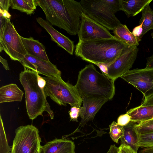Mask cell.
Instances as JSON below:
<instances>
[{
	"label": "cell",
	"instance_id": "obj_25",
	"mask_svg": "<svg viewBox=\"0 0 153 153\" xmlns=\"http://www.w3.org/2000/svg\"><path fill=\"white\" fill-rule=\"evenodd\" d=\"M134 128L139 134L153 132V118L136 123L135 125Z\"/></svg>",
	"mask_w": 153,
	"mask_h": 153
},
{
	"label": "cell",
	"instance_id": "obj_1",
	"mask_svg": "<svg viewBox=\"0 0 153 153\" xmlns=\"http://www.w3.org/2000/svg\"><path fill=\"white\" fill-rule=\"evenodd\" d=\"M52 25L74 36L79 31L83 10L79 2L74 0H36Z\"/></svg>",
	"mask_w": 153,
	"mask_h": 153
},
{
	"label": "cell",
	"instance_id": "obj_2",
	"mask_svg": "<svg viewBox=\"0 0 153 153\" xmlns=\"http://www.w3.org/2000/svg\"><path fill=\"white\" fill-rule=\"evenodd\" d=\"M126 46L116 38L100 39L78 42L74 53L83 60L107 66L113 62Z\"/></svg>",
	"mask_w": 153,
	"mask_h": 153
},
{
	"label": "cell",
	"instance_id": "obj_12",
	"mask_svg": "<svg viewBox=\"0 0 153 153\" xmlns=\"http://www.w3.org/2000/svg\"><path fill=\"white\" fill-rule=\"evenodd\" d=\"M24 68L45 76L61 78V72L50 61H47L27 54L20 62Z\"/></svg>",
	"mask_w": 153,
	"mask_h": 153
},
{
	"label": "cell",
	"instance_id": "obj_6",
	"mask_svg": "<svg viewBox=\"0 0 153 153\" xmlns=\"http://www.w3.org/2000/svg\"><path fill=\"white\" fill-rule=\"evenodd\" d=\"M39 132L38 129L32 125L17 128L10 153H42Z\"/></svg>",
	"mask_w": 153,
	"mask_h": 153
},
{
	"label": "cell",
	"instance_id": "obj_26",
	"mask_svg": "<svg viewBox=\"0 0 153 153\" xmlns=\"http://www.w3.org/2000/svg\"><path fill=\"white\" fill-rule=\"evenodd\" d=\"M0 153H10L11 148L9 146L1 116L0 115Z\"/></svg>",
	"mask_w": 153,
	"mask_h": 153
},
{
	"label": "cell",
	"instance_id": "obj_7",
	"mask_svg": "<svg viewBox=\"0 0 153 153\" xmlns=\"http://www.w3.org/2000/svg\"><path fill=\"white\" fill-rule=\"evenodd\" d=\"M79 3L84 13L109 30L122 24L104 0H82Z\"/></svg>",
	"mask_w": 153,
	"mask_h": 153
},
{
	"label": "cell",
	"instance_id": "obj_4",
	"mask_svg": "<svg viewBox=\"0 0 153 153\" xmlns=\"http://www.w3.org/2000/svg\"><path fill=\"white\" fill-rule=\"evenodd\" d=\"M19 79L24 88L27 112L29 118L33 120L39 116L50 106L44 92L46 81L36 71L24 68L19 74Z\"/></svg>",
	"mask_w": 153,
	"mask_h": 153
},
{
	"label": "cell",
	"instance_id": "obj_33",
	"mask_svg": "<svg viewBox=\"0 0 153 153\" xmlns=\"http://www.w3.org/2000/svg\"><path fill=\"white\" fill-rule=\"evenodd\" d=\"M140 105L142 106L153 105V94L144 97L143 102Z\"/></svg>",
	"mask_w": 153,
	"mask_h": 153
},
{
	"label": "cell",
	"instance_id": "obj_28",
	"mask_svg": "<svg viewBox=\"0 0 153 153\" xmlns=\"http://www.w3.org/2000/svg\"><path fill=\"white\" fill-rule=\"evenodd\" d=\"M131 122L130 116L126 113L120 115L117 119V123L122 126L127 125Z\"/></svg>",
	"mask_w": 153,
	"mask_h": 153
},
{
	"label": "cell",
	"instance_id": "obj_34",
	"mask_svg": "<svg viewBox=\"0 0 153 153\" xmlns=\"http://www.w3.org/2000/svg\"><path fill=\"white\" fill-rule=\"evenodd\" d=\"M142 23H141L139 25L135 27L133 29L132 33L136 36L140 37L143 33Z\"/></svg>",
	"mask_w": 153,
	"mask_h": 153
},
{
	"label": "cell",
	"instance_id": "obj_36",
	"mask_svg": "<svg viewBox=\"0 0 153 153\" xmlns=\"http://www.w3.org/2000/svg\"><path fill=\"white\" fill-rule=\"evenodd\" d=\"M119 149L115 145H111L107 153H119Z\"/></svg>",
	"mask_w": 153,
	"mask_h": 153
},
{
	"label": "cell",
	"instance_id": "obj_32",
	"mask_svg": "<svg viewBox=\"0 0 153 153\" xmlns=\"http://www.w3.org/2000/svg\"><path fill=\"white\" fill-rule=\"evenodd\" d=\"M11 5V0H0V9L1 10L8 12Z\"/></svg>",
	"mask_w": 153,
	"mask_h": 153
},
{
	"label": "cell",
	"instance_id": "obj_11",
	"mask_svg": "<svg viewBox=\"0 0 153 153\" xmlns=\"http://www.w3.org/2000/svg\"><path fill=\"white\" fill-rule=\"evenodd\" d=\"M77 34L79 42L114 37L108 30L89 18L83 13L82 14Z\"/></svg>",
	"mask_w": 153,
	"mask_h": 153
},
{
	"label": "cell",
	"instance_id": "obj_24",
	"mask_svg": "<svg viewBox=\"0 0 153 153\" xmlns=\"http://www.w3.org/2000/svg\"><path fill=\"white\" fill-rule=\"evenodd\" d=\"M109 127L111 137L114 142L118 143L119 140L123 135V127L119 125L115 121H113Z\"/></svg>",
	"mask_w": 153,
	"mask_h": 153
},
{
	"label": "cell",
	"instance_id": "obj_18",
	"mask_svg": "<svg viewBox=\"0 0 153 153\" xmlns=\"http://www.w3.org/2000/svg\"><path fill=\"white\" fill-rule=\"evenodd\" d=\"M152 0H120L121 10L128 18L134 16L142 12L145 7Z\"/></svg>",
	"mask_w": 153,
	"mask_h": 153
},
{
	"label": "cell",
	"instance_id": "obj_37",
	"mask_svg": "<svg viewBox=\"0 0 153 153\" xmlns=\"http://www.w3.org/2000/svg\"><path fill=\"white\" fill-rule=\"evenodd\" d=\"M0 61L3 65V67L6 70H9L10 68L7 62V60L0 56Z\"/></svg>",
	"mask_w": 153,
	"mask_h": 153
},
{
	"label": "cell",
	"instance_id": "obj_40",
	"mask_svg": "<svg viewBox=\"0 0 153 153\" xmlns=\"http://www.w3.org/2000/svg\"><path fill=\"white\" fill-rule=\"evenodd\" d=\"M119 153H120V152H119Z\"/></svg>",
	"mask_w": 153,
	"mask_h": 153
},
{
	"label": "cell",
	"instance_id": "obj_8",
	"mask_svg": "<svg viewBox=\"0 0 153 153\" xmlns=\"http://www.w3.org/2000/svg\"><path fill=\"white\" fill-rule=\"evenodd\" d=\"M4 50L11 59L20 62L27 54L20 36L9 20L0 38V52Z\"/></svg>",
	"mask_w": 153,
	"mask_h": 153
},
{
	"label": "cell",
	"instance_id": "obj_17",
	"mask_svg": "<svg viewBox=\"0 0 153 153\" xmlns=\"http://www.w3.org/2000/svg\"><path fill=\"white\" fill-rule=\"evenodd\" d=\"M24 93L14 83L3 86L0 88V103L21 102Z\"/></svg>",
	"mask_w": 153,
	"mask_h": 153
},
{
	"label": "cell",
	"instance_id": "obj_29",
	"mask_svg": "<svg viewBox=\"0 0 153 153\" xmlns=\"http://www.w3.org/2000/svg\"><path fill=\"white\" fill-rule=\"evenodd\" d=\"M80 108L76 106L71 107L70 111H68L70 121H78V118L79 116Z\"/></svg>",
	"mask_w": 153,
	"mask_h": 153
},
{
	"label": "cell",
	"instance_id": "obj_21",
	"mask_svg": "<svg viewBox=\"0 0 153 153\" xmlns=\"http://www.w3.org/2000/svg\"><path fill=\"white\" fill-rule=\"evenodd\" d=\"M136 123L130 122L127 125L124 126L123 135L120 139L121 144L129 146L137 152L139 147L137 146L139 134L134 128Z\"/></svg>",
	"mask_w": 153,
	"mask_h": 153
},
{
	"label": "cell",
	"instance_id": "obj_16",
	"mask_svg": "<svg viewBox=\"0 0 153 153\" xmlns=\"http://www.w3.org/2000/svg\"><path fill=\"white\" fill-rule=\"evenodd\" d=\"M20 37L27 54L45 61H50L45 47L38 40L31 37L26 38L20 36Z\"/></svg>",
	"mask_w": 153,
	"mask_h": 153
},
{
	"label": "cell",
	"instance_id": "obj_20",
	"mask_svg": "<svg viewBox=\"0 0 153 153\" xmlns=\"http://www.w3.org/2000/svg\"><path fill=\"white\" fill-rule=\"evenodd\" d=\"M126 113L131 117V122L144 121L153 118V105H140L130 109Z\"/></svg>",
	"mask_w": 153,
	"mask_h": 153
},
{
	"label": "cell",
	"instance_id": "obj_13",
	"mask_svg": "<svg viewBox=\"0 0 153 153\" xmlns=\"http://www.w3.org/2000/svg\"><path fill=\"white\" fill-rule=\"evenodd\" d=\"M83 106L80 108L79 116L81 120L79 127H83L89 121L92 120L102 105L109 100L104 98L91 99L82 97Z\"/></svg>",
	"mask_w": 153,
	"mask_h": 153
},
{
	"label": "cell",
	"instance_id": "obj_14",
	"mask_svg": "<svg viewBox=\"0 0 153 153\" xmlns=\"http://www.w3.org/2000/svg\"><path fill=\"white\" fill-rule=\"evenodd\" d=\"M36 21L50 35L51 39L59 47L63 48L70 55L73 54L74 45L73 41L55 29L47 20L40 17L36 18Z\"/></svg>",
	"mask_w": 153,
	"mask_h": 153
},
{
	"label": "cell",
	"instance_id": "obj_3",
	"mask_svg": "<svg viewBox=\"0 0 153 153\" xmlns=\"http://www.w3.org/2000/svg\"><path fill=\"white\" fill-rule=\"evenodd\" d=\"M114 81L97 71L91 63L79 72L75 85L82 97L111 100L115 94Z\"/></svg>",
	"mask_w": 153,
	"mask_h": 153
},
{
	"label": "cell",
	"instance_id": "obj_23",
	"mask_svg": "<svg viewBox=\"0 0 153 153\" xmlns=\"http://www.w3.org/2000/svg\"><path fill=\"white\" fill-rule=\"evenodd\" d=\"M142 14L139 21V25L142 23L143 33L141 38L147 32L153 30V11L149 4L147 5L142 11Z\"/></svg>",
	"mask_w": 153,
	"mask_h": 153
},
{
	"label": "cell",
	"instance_id": "obj_5",
	"mask_svg": "<svg viewBox=\"0 0 153 153\" xmlns=\"http://www.w3.org/2000/svg\"><path fill=\"white\" fill-rule=\"evenodd\" d=\"M46 81L44 88L46 97L49 96L60 105L67 104L80 108L82 98L75 85L64 81L62 78L49 76L43 77Z\"/></svg>",
	"mask_w": 153,
	"mask_h": 153
},
{
	"label": "cell",
	"instance_id": "obj_15",
	"mask_svg": "<svg viewBox=\"0 0 153 153\" xmlns=\"http://www.w3.org/2000/svg\"><path fill=\"white\" fill-rule=\"evenodd\" d=\"M74 142L64 139H55L42 146V153H75Z\"/></svg>",
	"mask_w": 153,
	"mask_h": 153
},
{
	"label": "cell",
	"instance_id": "obj_31",
	"mask_svg": "<svg viewBox=\"0 0 153 153\" xmlns=\"http://www.w3.org/2000/svg\"><path fill=\"white\" fill-rule=\"evenodd\" d=\"M118 148L120 153H137L131 147L127 145L121 144Z\"/></svg>",
	"mask_w": 153,
	"mask_h": 153
},
{
	"label": "cell",
	"instance_id": "obj_10",
	"mask_svg": "<svg viewBox=\"0 0 153 153\" xmlns=\"http://www.w3.org/2000/svg\"><path fill=\"white\" fill-rule=\"evenodd\" d=\"M120 78L140 91L144 97L153 94V70L136 68L128 71Z\"/></svg>",
	"mask_w": 153,
	"mask_h": 153
},
{
	"label": "cell",
	"instance_id": "obj_35",
	"mask_svg": "<svg viewBox=\"0 0 153 153\" xmlns=\"http://www.w3.org/2000/svg\"><path fill=\"white\" fill-rule=\"evenodd\" d=\"M146 60V67L145 68L153 70V55L147 58Z\"/></svg>",
	"mask_w": 153,
	"mask_h": 153
},
{
	"label": "cell",
	"instance_id": "obj_27",
	"mask_svg": "<svg viewBox=\"0 0 153 153\" xmlns=\"http://www.w3.org/2000/svg\"><path fill=\"white\" fill-rule=\"evenodd\" d=\"M137 146L143 148L153 147V132L139 134Z\"/></svg>",
	"mask_w": 153,
	"mask_h": 153
},
{
	"label": "cell",
	"instance_id": "obj_22",
	"mask_svg": "<svg viewBox=\"0 0 153 153\" xmlns=\"http://www.w3.org/2000/svg\"><path fill=\"white\" fill-rule=\"evenodd\" d=\"M11 8L27 15L33 13L37 6L36 0H11Z\"/></svg>",
	"mask_w": 153,
	"mask_h": 153
},
{
	"label": "cell",
	"instance_id": "obj_30",
	"mask_svg": "<svg viewBox=\"0 0 153 153\" xmlns=\"http://www.w3.org/2000/svg\"><path fill=\"white\" fill-rule=\"evenodd\" d=\"M10 19L3 16L0 14V38L3 35L6 25Z\"/></svg>",
	"mask_w": 153,
	"mask_h": 153
},
{
	"label": "cell",
	"instance_id": "obj_19",
	"mask_svg": "<svg viewBox=\"0 0 153 153\" xmlns=\"http://www.w3.org/2000/svg\"><path fill=\"white\" fill-rule=\"evenodd\" d=\"M115 38L123 42L126 45L132 47L137 46L141 40L131 32L126 25L121 24L113 31Z\"/></svg>",
	"mask_w": 153,
	"mask_h": 153
},
{
	"label": "cell",
	"instance_id": "obj_9",
	"mask_svg": "<svg viewBox=\"0 0 153 153\" xmlns=\"http://www.w3.org/2000/svg\"><path fill=\"white\" fill-rule=\"evenodd\" d=\"M138 51L137 46H126L116 60L107 66L106 76L114 81L130 70L136 59Z\"/></svg>",
	"mask_w": 153,
	"mask_h": 153
},
{
	"label": "cell",
	"instance_id": "obj_39",
	"mask_svg": "<svg viewBox=\"0 0 153 153\" xmlns=\"http://www.w3.org/2000/svg\"><path fill=\"white\" fill-rule=\"evenodd\" d=\"M151 36L152 38H153V32L151 33Z\"/></svg>",
	"mask_w": 153,
	"mask_h": 153
},
{
	"label": "cell",
	"instance_id": "obj_38",
	"mask_svg": "<svg viewBox=\"0 0 153 153\" xmlns=\"http://www.w3.org/2000/svg\"><path fill=\"white\" fill-rule=\"evenodd\" d=\"M138 153H153V147L144 148Z\"/></svg>",
	"mask_w": 153,
	"mask_h": 153
}]
</instances>
